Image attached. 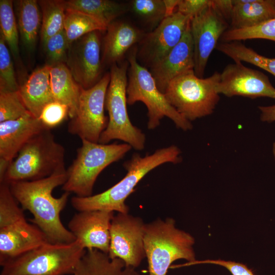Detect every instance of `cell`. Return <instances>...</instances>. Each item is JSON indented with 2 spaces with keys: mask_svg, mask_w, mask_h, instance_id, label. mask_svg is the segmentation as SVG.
Returning <instances> with one entry per match:
<instances>
[{
  "mask_svg": "<svg viewBox=\"0 0 275 275\" xmlns=\"http://www.w3.org/2000/svg\"><path fill=\"white\" fill-rule=\"evenodd\" d=\"M66 170L57 171L39 180L14 182L9 184L10 191L23 210H28L33 218L30 219L52 243H68L76 240L63 224L60 218L70 193L64 192L55 198L53 190L63 185L67 180Z\"/></svg>",
  "mask_w": 275,
  "mask_h": 275,
  "instance_id": "1",
  "label": "cell"
},
{
  "mask_svg": "<svg viewBox=\"0 0 275 275\" xmlns=\"http://www.w3.org/2000/svg\"><path fill=\"white\" fill-rule=\"evenodd\" d=\"M181 151L175 145L156 150L151 154L142 156L134 153L123 163L127 171L125 177L107 190L87 197H73L72 206L79 211L109 210L128 213L125 201L138 183L149 172L165 163H177L181 161Z\"/></svg>",
  "mask_w": 275,
  "mask_h": 275,
  "instance_id": "2",
  "label": "cell"
},
{
  "mask_svg": "<svg viewBox=\"0 0 275 275\" xmlns=\"http://www.w3.org/2000/svg\"><path fill=\"white\" fill-rule=\"evenodd\" d=\"M65 150L51 129H45L31 139L10 163L0 183L39 180L66 169Z\"/></svg>",
  "mask_w": 275,
  "mask_h": 275,
  "instance_id": "3",
  "label": "cell"
},
{
  "mask_svg": "<svg viewBox=\"0 0 275 275\" xmlns=\"http://www.w3.org/2000/svg\"><path fill=\"white\" fill-rule=\"evenodd\" d=\"M194 243V238L177 228L172 218L145 224L144 244L148 275H167L172 263L178 259H185L187 263L195 261Z\"/></svg>",
  "mask_w": 275,
  "mask_h": 275,
  "instance_id": "4",
  "label": "cell"
},
{
  "mask_svg": "<svg viewBox=\"0 0 275 275\" xmlns=\"http://www.w3.org/2000/svg\"><path fill=\"white\" fill-rule=\"evenodd\" d=\"M86 251L78 240L48 242L5 262L0 275H71Z\"/></svg>",
  "mask_w": 275,
  "mask_h": 275,
  "instance_id": "5",
  "label": "cell"
},
{
  "mask_svg": "<svg viewBox=\"0 0 275 275\" xmlns=\"http://www.w3.org/2000/svg\"><path fill=\"white\" fill-rule=\"evenodd\" d=\"M9 184L0 183V265L50 242L36 225L29 223Z\"/></svg>",
  "mask_w": 275,
  "mask_h": 275,
  "instance_id": "6",
  "label": "cell"
},
{
  "mask_svg": "<svg viewBox=\"0 0 275 275\" xmlns=\"http://www.w3.org/2000/svg\"><path fill=\"white\" fill-rule=\"evenodd\" d=\"M131 148L126 143L103 144L81 140L75 158L66 170L67 180L62 189L78 197L92 196L95 181L101 172L122 159Z\"/></svg>",
  "mask_w": 275,
  "mask_h": 275,
  "instance_id": "7",
  "label": "cell"
},
{
  "mask_svg": "<svg viewBox=\"0 0 275 275\" xmlns=\"http://www.w3.org/2000/svg\"><path fill=\"white\" fill-rule=\"evenodd\" d=\"M136 53L135 49L133 50L128 60L127 104L132 105L138 101L145 104L148 110L149 129L158 126L160 120L164 117L170 119L178 128L184 131L191 129V122L169 103L164 93L158 88L150 71L138 62Z\"/></svg>",
  "mask_w": 275,
  "mask_h": 275,
  "instance_id": "8",
  "label": "cell"
},
{
  "mask_svg": "<svg viewBox=\"0 0 275 275\" xmlns=\"http://www.w3.org/2000/svg\"><path fill=\"white\" fill-rule=\"evenodd\" d=\"M127 62L121 65H112L110 81L107 88L105 106L108 113V120L99 143L107 144L114 140H119L136 150L145 148L146 135L131 122L127 109L128 83Z\"/></svg>",
  "mask_w": 275,
  "mask_h": 275,
  "instance_id": "9",
  "label": "cell"
},
{
  "mask_svg": "<svg viewBox=\"0 0 275 275\" xmlns=\"http://www.w3.org/2000/svg\"><path fill=\"white\" fill-rule=\"evenodd\" d=\"M220 73L207 78L197 76L194 70L185 72L170 81L164 94L169 103L188 121L211 114L219 100L216 87Z\"/></svg>",
  "mask_w": 275,
  "mask_h": 275,
  "instance_id": "10",
  "label": "cell"
},
{
  "mask_svg": "<svg viewBox=\"0 0 275 275\" xmlns=\"http://www.w3.org/2000/svg\"><path fill=\"white\" fill-rule=\"evenodd\" d=\"M109 81L110 73H106L92 87L81 88L76 114L68 125L70 134L81 140L99 143L108 123L104 107Z\"/></svg>",
  "mask_w": 275,
  "mask_h": 275,
  "instance_id": "11",
  "label": "cell"
},
{
  "mask_svg": "<svg viewBox=\"0 0 275 275\" xmlns=\"http://www.w3.org/2000/svg\"><path fill=\"white\" fill-rule=\"evenodd\" d=\"M145 225L141 217L128 213L118 212L114 215L111 225L108 257L121 259L127 266H139L146 257Z\"/></svg>",
  "mask_w": 275,
  "mask_h": 275,
  "instance_id": "12",
  "label": "cell"
},
{
  "mask_svg": "<svg viewBox=\"0 0 275 275\" xmlns=\"http://www.w3.org/2000/svg\"><path fill=\"white\" fill-rule=\"evenodd\" d=\"M219 94L230 97L235 96L255 99L275 98V88L269 77L262 72L250 68L241 62L227 65L220 73L216 87Z\"/></svg>",
  "mask_w": 275,
  "mask_h": 275,
  "instance_id": "13",
  "label": "cell"
},
{
  "mask_svg": "<svg viewBox=\"0 0 275 275\" xmlns=\"http://www.w3.org/2000/svg\"><path fill=\"white\" fill-rule=\"evenodd\" d=\"M228 27L227 21L215 12L211 4L201 13L191 19L194 71L197 76L203 78L209 58Z\"/></svg>",
  "mask_w": 275,
  "mask_h": 275,
  "instance_id": "14",
  "label": "cell"
},
{
  "mask_svg": "<svg viewBox=\"0 0 275 275\" xmlns=\"http://www.w3.org/2000/svg\"><path fill=\"white\" fill-rule=\"evenodd\" d=\"M100 32L89 33L69 47L67 66L76 82L85 89L92 87L100 79Z\"/></svg>",
  "mask_w": 275,
  "mask_h": 275,
  "instance_id": "15",
  "label": "cell"
},
{
  "mask_svg": "<svg viewBox=\"0 0 275 275\" xmlns=\"http://www.w3.org/2000/svg\"><path fill=\"white\" fill-rule=\"evenodd\" d=\"M191 19L176 11L141 40L138 57L151 67L180 41Z\"/></svg>",
  "mask_w": 275,
  "mask_h": 275,
  "instance_id": "16",
  "label": "cell"
},
{
  "mask_svg": "<svg viewBox=\"0 0 275 275\" xmlns=\"http://www.w3.org/2000/svg\"><path fill=\"white\" fill-rule=\"evenodd\" d=\"M114 211H79L69 221L68 230L86 250L97 249L108 254L111 241V225Z\"/></svg>",
  "mask_w": 275,
  "mask_h": 275,
  "instance_id": "17",
  "label": "cell"
},
{
  "mask_svg": "<svg viewBox=\"0 0 275 275\" xmlns=\"http://www.w3.org/2000/svg\"><path fill=\"white\" fill-rule=\"evenodd\" d=\"M194 69V44L189 22L179 43L150 67V72L158 88L164 93L171 80Z\"/></svg>",
  "mask_w": 275,
  "mask_h": 275,
  "instance_id": "18",
  "label": "cell"
},
{
  "mask_svg": "<svg viewBox=\"0 0 275 275\" xmlns=\"http://www.w3.org/2000/svg\"><path fill=\"white\" fill-rule=\"evenodd\" d=\"M45 129L30 112L17 119L0 122V159L11 163L30 139Z\"/></svg>",
  "mask_w": 275,
  "mask_h": 275,
  "instance_id": "19",
  "label": "cell"
},
{
  "mask_svg": "<svg viewBox=\"0 0 275 275\" xmlns=\"http://www.w3.org/2000/svg\"><path fill=\"white\" fill-rule=\"evenodd\" d=\"M106 31L102 61L113 65L120 61L130 48L145 36L138 29L125 21H113Z\"/></svg>",
  "mask_w": 275,
  "mask_h": 275,
  "instance_id": "20",
  "label": "cell"
},
{
  "mask_svg": "<svg viewBox=\"0 0 275 275\" xmlns=\"http://www.w3.org/2000/svg\"><path fill=\"white\" fill-rule=\"evenodd\" d=\"M50 68L46 64L35 70L19 89L28 111L38 118L44 107L54 100L50 86Z\"/></svg>",
  "mask_w": 275,
  "mask_h": 275,
  "instance_id": "21",
  "label": "cell"
},
{
  "mask_svg": "<svg viewBox=\"0 0 275 275\" xmlns=\"http://www.w3.org/2000/svg\"><path fill=\"white\" fill-rule=\"evenodd\" d=\"M230 29L251 28L275 18V0H233Z\"/></svg>",
  "mask_w": 275,
  "mask_h": 275,
  "instance_id": "22",
  "label": "cell"
},
{
  "mask_svg": "<svg viewBox=\"0 0 275 275\" xmlns=\"http://www.w3.org/2000/svg\"><path fill=\"white\" fill-rule=\"evenodd\" d=\"M71 275H141L119 258L111 259L97 249L86 250Z\"/></svg>",
  "mask_w": 275,
  "mask_h": 275,
  "instance_id": "23",
  "label": "cell"
},
{
  "mask_svg": "<svg viewBox=\"0 0 275 275\" xmlns=\"http://www.w3.org/2000/svg\"><path fill=\"white\" fill-rule=\"evenodd\" d=\"M50 86L54 100L66 105L70 119L76 114L82 87L74 80L65 63L51 66Z\"/></svg>",
  "mask_w": 275,
  "mask_h": 275,
  "instance_id": "24",
  "label": "cell"
},
{
  "mask_svg": "<svg viewBox=\"0 0 275 275\" xmlns=\"http://www.w3.org/2000/svg\"><path fill=\"white\" fill-rule=\"evenodd\" d=\"M15 3L17 26L21 39L26 48L31 50L35 47L40 25L38 2L20 0Z\"/></svg>",
  "mask_w": 275,
  "mask_h": 275,
  "instance_id": "25",
  "label": "cell"
},
{
  "mask_svg": "<svg viewBox=\"0 0 275 275\" xmlns=\"http://www.w3.org/2000/svg\"><path fill=\"white\" fill-rule=\"evenodd\" d=\"M64 2L66 10L88 14L107 27L126 10L123 4L109 0H68Z\"/></svg>",
  "mask_w": 275,
  "mask_h": 275,
  "instance_id": "26",
  "label": "cell"
},
{
  "mask_svg": "<svg viewBox=\"0 0 275 275\" xmlns=\"http://www.w3.org/2000/svg\"><path fill=\"white\" fill-rule=\"evenodd\" d=\"M216 48L235 62H247L275 76V58L260 54L240 41L223 42L218 43Z\"/></svg>",
  "mask_w": 275,
  "mask_h": 275,
  "instance_id": "27",
  "label": "cell"
},
{
  "mask_svg": "<svg viewBox=\"0 0 275 275\" xmlns=\"http://www.w3.org/2000/svg\"><path fill=\"white\" fill-rule=\"evenodd\" d=\"M107 28L88 14L75 10H66L64 30L69 47L85 35L94 31H105Z\"/></svg>",
  "mask_w": 275,
  "mask_h": 275,
  "instance_id": "28",
  "label": "cell"
},
{
  "mask_svg": "<svg viewBox=\"0 0 275 275\" xmlns=\"http://www.w3.org/2000/svg\"><path fill=\"white\" fill-rule=\"evenodd\" d=\"M42 10L41 38L43 44L49 37L64 30L66 9L64 1H39Z\"/></svg>",
  "mask_w": 275,
  "mask_h": 275,
  "instance_id": "29",
  "label": "cell"
},
{
  "mask_svg": "<svg viewBox=\"0 0 275 275\" xmlns=\"http://www.w3.org/2000/svg\"><path fill=\"white\" fill-rule=\"evenodd\" d=\"M1 35L10 48L13 55L19 54L18 32L17 23L11 0L0 1Z\"/></svg>",
  "mask_w": 275,
  "mask_h": 275,
  "instance_id": "30",
  "label": "cell"
},
{
  "mask_svg": "<svg viewBox=\"0 0 275 275\" xmlns=\"http://www.w3.org/2000/svg\"><path fill=\"white\" fill-rule=\"evenodd\" d=\"M261 39L275 41V18L251 28L227 30L221 37L223 42Z\"/></svg>",
  "mask_w": 275,
  "mask_h": 275,
  "instance_id": "31",
  "label": "cell"
},
{
  "mask_svg": "<svg viewBox=\"0 0 275 275\" xmlns=\"http://www.w3.org/2000/svg\"><path fill=\"white\" fill-rule=\"evenodd\" d=\"M29 112L19 90L0 92V122L17 119Z\"/></svg>",
  "mask_w": 275,
  "mask_h": 275,
  "instance_id": "32",
  "label": "cell"
},
{
  "mask_svg": "<svg viewBox=\"0 0 275 275\" xmlns=\"http://www.w3.org/2000/svg\"><path fill=\"white\" fill-rule=\"evenodd\" d=\"M14 69L6 43L0 35V92L18 91Z\"/></svg>",
  "mask_w": 275,
  "mask_h": 275,
  "instance_id": "33",
  "label": "cell"
},
{
  "mask_svg": "<svg viewBox=\"0 0 275 275\" xmlns=\"http://www.w3.org/2000/svg\"><path fill=\"white\" fill-rule=\"evenodd\" d=\"M130 7L138 16L153 24L158 25L165 18L163 0H133Z\"/></svg>",
  "mask_w": 275,
  "mask_h": 275,
  "instance_id": "34",
  "label": "cell"
},
{
  "mask_svg": "<svg viewBox=\"0 0 275 275\" xmlns=\"http://www.w3.org/2000/svg\"><path fill=\"white\" fill-rule=\"evenodd\" d=\"M43 44L49 62L47 65L52 66L66 62L69 45L64 30L49 37Z\"/></svg>",
  "mask_w": 275,
  "mask_h": 275,
  "instance_id": "35",
  "label": "cell"
},
{
  "mask_svg": "<svg viewBox=\"0 0 275 275\" xmlns=\"http://www.w3.org/2000/svg\"><path fill=\"white\" fill-rule=\"evenodd\" d=\"M69 109L66 105L54 100L44 107L38 118L45 128L51 129L69 117Z\"/></svg>",
  "mask_w": 275,
  "mask_h": 275,
  "instance_id": "36",
  "label": "cell"
},
{
  "mask_svg": "<svg viewBox=\"0 0 275 275\" xmlns=\"http://www.w3.org/2000/svg\"><path fill=\"white\" fill-rule=\"evenodd\" d=\"M211 4V0H180L176 11L190 19L199 15Z\"/></svg>",
  "mask_w": 275,
  "mask_h": 275,
  "instance_id": "37",
  "label": "cell"
},
{
  "mask_svg": "<svg viewBox=\"0 0 275 275\" xmlns=\"http://www.w3.org/2000/svg\"><path fill=\"white\" fill-rule=\"evenodd\" d=\"M200 263H208L220 265L226 268L232 275H254L251 269L245 264L231 261L223 260H206L204 261H195L188 265H194Z\"/></svg>",
  "mask_w": 275,
  "mask_h": 275,
  "instance_id": "38",
  "label": "cell"
},
{
  "mask_svg": "<svg viewBox=\"0 0 275 275\" xmlns=\"http://www.w3.org/2000/svg\"><path fill=\"white\" fill-rule=\"evenodd\" d=\"M211 6L225 20H230L233 8V0H211Z\"/></svg>",
  "mask_w": 275,
  "mask_h": 275,
  "instance_id": "39",
  "label": "cell"
},
{
  "mask_svg": "<svg viewBox=\"0 0 275 275\" xmlns=\"http://www.w3.org/2000/svg\"><path fill=\"white\" fill-rule=\"evenodd\" d=\"M260 119L263 122H275V104L269 106H259Z\"/></svg>",
  "mask_w": 275,
  "mask_h": 275,
  "instance_id": "40",
  "label": "cell"
},
{
  "mask_svg": "<svg viewBox=\"0 0 275 275\" xmlns=\"http://www.w3.org/2000/svg\"><path fill=\"white\" fill-rule=\"evenodd\" d=\"M179 2L180 0H163L166 9L165 17L170 16L176 11Z\"/></svg>",
  "mask_w": 275,
  "mask_h": 275,
  "instance_id": "41",
  "label": "cell"
},
{
  "mask_svg": "<svg viewBox=\"0 0 275 275\" xmlns=\"http://www.w3.org/2000/svg\"><path fill=\"white\" fill-rule=\"evenodd\" d=\"M272 150V153H273V157L275 161V142L273 143Z\"/></svg>",
  "mask_w": 275,
  "mask_h": 275,
  "instance_id": "42",
  "label": "cell"
}]
</instances>
